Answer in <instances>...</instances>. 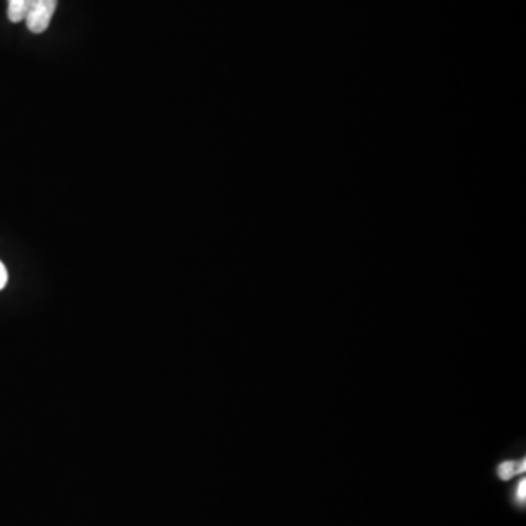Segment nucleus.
<instances>
[{"label":"nucleus","mask_w":526,"mask_h":526,"mask_svg":"<svg viewBox=\"0 0 526 526\" xmlns=\"http://www.w3.org/2000/svg\"><path fill=\"white\" fill-rule=\"evenodd\" d=\"M58 8V0H32L31 6L28 9L25 22L30 31L34 34H41L50 25L51 18Z\"/></svg>","instance_id":"nucleus-1"},{"label":"nucleus","mask_w":526,"mask_h":526,"mask_svg":"<svg viewBox=\"0 0 526 526\" xmlns=\"http://www.w3.org/2000/svg\"><path fill=\"white\" fill-rule=\"evenodd\" d=\"M516 499L519 503H525L526 500V479H521V483L518 484V490H516Z\"/></svg>","instance_id":"nucleus-4"},{"label":"nucleus","mask_w":526,"mask_h":526,"mask_svg":"<svg viewBox=\"0 0 526 526\" xmlns=\"http://www.w3.org/2000/svg\"><path fill=\"white\" fill-rule=\"evenodd\" d=\"M6 282H8V272H6L4 263L0 262V290L4 289Z\"/></svg>","instance_id":"nucleus-5"},{"label":"nucleus","mask_w":526,"mask_h":526,"mask_svg":"<svg viewBox=\"0 0 526 526\" xmlns=\"http://www.w3.org/2000/svg\"><path fill=\"white\" fill-rule=\"evenodd\" d=\"M526 471V459L522 460H504L497 468V476L502 481H509L513 477L523 474Z\"/></svg>","instance_id":"nucleus-2"},{"label":"nucleus","mask_w":526,"mask_h":526,"mask_svg":"<svg viewBox=\"0 0 526 526\" xmlns=\"http://www.w3.org/2000/svg\"><path fill=\"white\" fill-rule=\"evenodd\" d=\"M32 0H8V18L11 22H21L25 20L28 9L31 6Z\"/></svg>","instance_id":"nucleus-3"}]
</instances>
